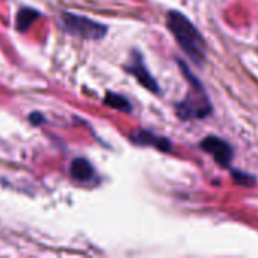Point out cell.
I'll return each instance as SVG.
<instances>
[{"instance_id":"cell-1","label":"cell","mask_w":258,"mask_h":258,"mask_svg":"<svg viewBox=\"0 0 258 258\" xmlns=\"http://www.w3.org/2000/svg\"><path fill=\"white\" fill-rule=\"evenodd\" d=\"M166 23L168 29L175 36L180 47L187 53V56L195 63H203L206 59V42L195 24L178 11H169Z\"/></svg>"},{"instance_id":"cell-2","label":"cell","mask_w":258,"mask_h":258,"mask_svg":"<svg viewBox=\"0 0 258 258\" xmlns=\"http://www.w3.org/2000/svg\"><path fill=\"white\" fill-rule=\"evenodd\" d=\"M181 71L184 73L187 83H189V94L186 98L177 104V113L183 119H190V118H204L212 113V104L210 100L204 91V86L201 82L194 76V73L186 67L183 60H177Z\"/></svg>"},{"instance_id":"cell-3","label":"cell","mask_w":258,"mask_h":258,"mask_svg":"<svg viewBox=\"0 0 258 258\" xmlns=\"http://www.w3.org/2000/svg\"><path fill=\"white\" fill-rule=\"evenodd\" d=\"M60 20H62V24L67 32H70L79 38H83V39L95 41V39L104 38L107 33V27L104 24H101L95 20H91L88 17L63 12Z\"/></svg>"},{"instance_id":"cell-4","label":"cell","mask_w":258,"mask_h":258,"mask_svg":"<svg viewBox=\"0 0 258 258\" xmlns=\"http://www.w3.org/2000/svg\"><path fill=\"white\" fill-rule=\"evenodd\" d=\"M125 70L135 76V79L148 91L154 92V94H159V83L156 82V79L151 76V73L147 70L145 67V62L141 56L139 51H133L132 57H130V62L127 63Z\"/></svg>"},{"instance_id":"cell-5","label":"cell","mask_w":258,"mask_h":258,"mask_svg":"<svg viewBox=\"0 0 258 258\" xmlns=\"http://www.w3.org/2000/svg\"><path fill=\"white\" fill-rule=\"evenodd\" d=\"M200 145L206 153L212 154L221 166H230V162L233 160V148L230 147V144L218 136H207Z\"/></svg>"},{"instance_id":"cell-6","label":"cell","mask_w":258,"mask_h":258,"mask_svg":"<svg viewBox=\"0 0 258 258\" xmlns=\"http://www.w3.org/2000/svg\"><path fill=\"white\" fill-rule=\"evenodd\" d=\"M132 142H135L136 145H142V147H154L160 151H169L172 144L169 139L163 138V136H157L150 130H138L130 136Z\"/></svg>"},{"instance_id":"cell-7","label":"cell","mask_w":258,"mask_h":258,"mask_svg":"<svg viewBox=\"0 0 258 258\" xmlns=\"http://www.w3.org/2000/svg\"><path fill=\"white\" fill-rule=\"evenodd\" d=\"M71 177L77 181H88L94 177V168L86 159H74L70 168Z\"/></svg>"},{"instance_id":"cell-8","label":"cell","mask_w":258,"mask_h":258,"mask_svg":"<svg viewBox=\"0 0 258 258\" xmlns=\"http://www.w3.org/2000/svg\"><path fill=\"white\" fill-rule=\"evenodd\" d=\"M39 17V12L32 9V8H21L17 14V18H15V26H17V30L18 32H26L32 24L33 21Z\"/></svg>"},{"instance_id":"cell-9","label":"cell","mask_w":258,"mask_h":258,"mask_svg":"<svg viewBox=\"0 0 258 258\" xmlns=\"http://www.w3.org/2000/svg\"><path fill=\"white\" fill-rule=\"evenodd\" d=\"M104 104L112 107V109H115V110L125 112V113H130L132 109H133L130 101L125 97H122L119 94H115V92H107V95L104 98Z\"/></svg>"},{"instance_id":"cell-10","label":"cell","mask_w":258,"mask_h":258,"mask_svg":"<svg viewBox=\"0 0 258 258\" xmlns=\"http://www.w3.org/2000/svg\"><path fill=\"white\" fill-rule=\"evenodd\" d=\"M233 180L239 184V186H245V187H252L257 181V178L248 172H242L239 169L233 171Z\"/></svg>"},{"instance_id":"cell-11","label":"cell","mask_w":258,"mask_h":258,"mask_svg":"<svg viewBox=\"0 0 258 258\" xmlns=\"http://www.w3.org/2000/svg\"><path fill=\"white\" fill-rule=\"evenodd\" d=\"M29 119H30V122H33L35 125H38L39 122H42V121H44V116H42V115H39L38 112H33V113L29 116Z\"/></svg>"}]
</instances>
